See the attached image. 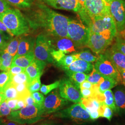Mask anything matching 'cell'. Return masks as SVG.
<instances>
[{
	"mask_svg": "<svg viewBox=\"0 0 125 125\" xmlns=\"http://www.w3.org/2000/svg\"><path fill=\"white\" fill-rule=\"evenodd\" d=\"M109 9L115 23L117 35L125 39V0H113Z\"/></svg>",
	"mask_w": 125,
	"mask_h": 125,
	"instance_id": "52a82bcc",
	"label": "cell"
},
{
	"mask_svg": "<svg viewBox=\"0 0 125 125\" xmlns=\"http://www.w3.org/2000/svg\"><path fill=\"white\" fill-rule=\"evenodd\" d=\"M89 34V28L80 19L70 20L67 27L68 38L73 41L75 47L82 48L87 46Z\"/></svg>",
	"mask_w": 125,
	"mask_h": 125,
	"instance_id": "277c9868",
	"label": "cell"
},
{
	"mask_svg": "<svg viewBox=\"0 0 125 125\" xmlns=\"http://www.w3.org/2000/svg\"><path fill=\"white\" fill-rule=\"evenodd\" d=\"M85 0H78V2H79V4L80 5L82 9H84V3H85Z\"/></svg>",
	"mask_w": 125,
	"mask_h": 125,
	"instance_id": "9f6ffc18",
	"label": "cell"
},
{
	"mask_svg": "<svg viewBox=\"0 0 125 125\" xmlns=\"http://www.w3.org/2000/svg\"><path fill=\"white\" fill-rule=\"evenodd\" d=\"M3 93L4 94L6 100L18 98V92L15 86L11 82L5 87Z\"/></svg>",
	"mask_w": 125,
	"mask_h": 125,
	"instance_id": "4316f807",
	"label": "cell"
},
{
	"mask_svg": "<svg viewBox=\"0 0 125 125\" xmlns=\"http://www.w3.org/2000/svg\"><path fill=\"white\" fill-rule=\"evenodd\" d=\"M1 58V67L0 70L3 72H9L14 57L7 52L0 51Z\"/></svg>",
	"mask_w": 125,
	"mask_h": 125,
	"instance_id": "cb8c5ba5",
	"label": "cell"
},
{
	"mask_svg": "<svg viewBox=\"0 0 125 125\" xmlns=\"http://www.w3.org/2000/svg\"><path fill=\"white\" fill-rule=\"evenodd\" d=\"M11 76L9 72L0 73V92L3 93L5 87L10 82Z\"/></svg>",
	"mask_w": 125,
	"mask_h": 125,
	"instance_id": "836d02e7",
	"label": "cell"
},
{
	"mask_svg": "<svg viewBox=\"0 0 125 125\" xmlns=\"http://www.w3.org/2000/svg\"><path fill=\"white\" fill-rule=\"evenodd\" d=\"M104 80V76L99 73L93 68L92 71L88 74L86 80L88 81L93 84H99Z\"/></svg>",
	"mask_w": 125,
	"mask_h": 125,
	"instance_id": "4dcf8cb0",
	"label": "cell"
},
{
	"mask_svg": "<svg viewBox=\"0 0 125 125\" xmlns=\"http://www.w3.org/2000/svg\"><path fill=\"white\" fill-rule=\"evenodd\" d=\"M43 115L42 107L35 104L12 111L7 119L20 124H31L42 119Z\"/></svg>",
	"mask_w": 125,
	"mask_h": 125,
	"instance_id": "3957f363",
	"label": "cell"
},
{
	"mask_svg": "<svg viewBox=\"0 0 125 125\" xmlns=\"http://www.w3.org/2000/svg\"><path fill=\"white\" fill-rule=\"evenodd\" d=\"M109 5L106 0H86L84 9L91 20L110 14Z\"/></svg>",
	"mask_w": 125,
	"mask_h": 125,
	"instance_id": "7c38bea8",
	"label": "cell"
},
{
	"mask_svg": "<svg viewBox=\"0 0 125 125\" xmlns=\"http://www.w3.org/2000/svg\"><path fill=\"white\" fill-rule=\"evenodd\" d=\"M0 21L4 24L14 36L23 35L31 30L26 18L17 8H10L0 13Z\"/></svg>",
	"mask_w": 125,
	"mask_h": 125,
	"instance_id": "7a4b0ae2",
	"label": "cell"
},
{
	"mask_svg": "<svg viewBox=\"0 0 125 125\" xmlns=\"http://www.w3.org/2000/svg\"><path fill=\"white\" fill-rule=\"evenodd\" d=\"M40 76L34 79L28 85V89L31 93L38 91L40 90L41 83L40 82Z\"/></svg>",
	"mask_w": 125,
	"mask_h": 125,
	"instance_id": "d590c367",
	"label": "cell"
},
{
	"mask_svg": "<svg viewBox=\"0 0 125 125\" xmlns=\"http://www.w3.org/2000/svg\"><path fill=\"white\" fill-rule=\"evenodd\" d=\"M51 55L54 61L57 62H59L61 58L65 55V54L61 51L54 49L51 52Z\"/></svg>",
	"mask_w": 125,
	"mask_h": 125,
	"instance_id": "b9f144b4",
	"label": "cell"
},
{
	"mask_svg": "<svg viewBox=\"0 0 125 125\" xmlns=\"http://www.w3.org/2000/svg\"><path fill=\"white\" fill-rule=\"evenodd\" d=\"M76 59H77L74 54L68 55H65L59 62H57V64L58 66L61 68L66 67L71 64L72 62H74Z\"/></svg>",
	"mask_w": 125,
	"mask_h": 125,
	"instance_id": "d6a6232c",
	"label": "cell"
},
{
	"mask_svg": "<svg viewBox=\"0 0 125 125\" xmlns=\"http://www.w3.org/2000/svg\"><path fill=\"white\" fill-rule=\"evenodd\" d=\"M115 45L120 52L125 55V39L116 35Z\"/></svg>",
	"mask_w": 125,
	"mask_h": 125,
	"instance_id": "8d00e7d4",
	"label": "cell"
},
{
	"mask_svg": "<svg viewBox=\"0 0 125 125\" xmlns=\"http://www.w3.org/2000/svg\"><path fill=\"white\" fill-rule=\"evenodd\" d=\"M104 54L115 65L118 71L125 70V55L114 45L106 50Z\"/></svg>",
	"mask_w": 125,
	"mask_h": 125,
	"instance_id": "9a60e30c",
	"label": "cell"
},
{
	"mask_svg": "<svg viewBox=\"0 0 125 125\" xmlns=\"http://www.w3.org/2000/svg\"><path fill=\"white\" fill-rule=\"evenodd\" d=\"M113 0H106V1L107 2H108L109 4H110V3L112 2Z\"/></svg>",
	"mask_w": 125,
	"mask_h": 125,
	"instance_id": "91938a15",
	"label": "cell"
},
{
	"mask_svg": "<svg viewBox=\"0 0 125 125\" xmlns=\"http://www.w3.org/2000/svg\"><path fill=\"white\" fill-rule=\"evenodd\" d=\"M3 121H4V119L0 118V125H2L3 122Z\"/></svg>",
	"mask_w": 125,
	"mask_h": 125,
	"instance_id": "680465c9",
	"label": "cell"
},
{
	"mask_svg": "<svg viewBox=\"0 0 125 125\" xmlns=\"http://www.w3.org/2000/svg\"><path fill=\"white\" fill-rule=\"evenodd\" d=\"M0 30L1 31H4L5 32H6L12 37H13L14 36L13 34L10 31L9 29L7 28V27L5 26L4 24L1 21H0Z\"/></svg>",
	"mask_w": 125,
	"mask_h": 125,
	"instance_id": "c3c4849f",
	"label": "cell"
},
{
	"mask_svg": "<svg viewBox=\"0 0 125 125\" xmlns=\"http://www.w3.org/2000/svg\"><path fill=\"white\" fill-rule=\"evenodd\" d=\"M98 56V58L94 64V69L103 76L111 77L118 83H122L121 74L112 61L104 53L100 54Z\"/></svg>",
	"mask_w": 125,
	"mask_h": 125,
	"instance_id": "9c48e42d",
	"label": "cell"
},
{
	"mask_svg": "<svg viewBox=\"0 0 125 125\" xmlns=\"http://www.w3.org/2000/svg\"><path fill=\"white\" fill-rule=\"evenodd\" d=\"M69 79L71 81L72 83L80 89V85L84 81L86 80L88 75L81 72H65Z\"/></svg>",
	"mask_w": 125,
	"mask_h": 125,
	"instance_id": "603a6c76",
	"label": "cell"
},
{
	"mask_svg": "<svg viewBox=\"0 0 125 125\" xmlns=\"http://www.w3.org/2000/svg\"><path fill=\"white\" fill-rule=\"evenodd\" d=\"M88 27L89 31L94 33H108L115 36L117 35L115 23L111 13L93 19Z\"/></svg>",
	"mask_w": 125,
	"mask_h": 125,
	"instance_id": "ba28073f",
	"label": "cell"
},
{
	"mask_svg": "<svg viewBox=\"0 0 125 125\" xmlns=\"http://www.w3.org/2000/svg\"><path fill=\"white\" fill-rule=\"evenodd\" d=\"M1 58H0V68L1 67Z\"/></svg>",
	"mask_w": 125,
	"mask_h": 125,
	"instance_id": "94428289",
	"label": "cell"
},
{
	"mask_svg": "<svg viewBox=\"0 0 125 125\" xmlns=\"http://www.w3.org/2000/svg\"><path fill=\"white\" fill-rule=\"evenodd\" d=\"M54 125L52 123H42L40 125Z\"/></svg>",
	"mask_w": 125,
	"mask_h": 125,
	"instance_id": "6f0895ef",
	"label": "cell"
},
{
	"mask_svg": "<svg viewBox=\"0 0 125 125\" xmlns=\"http://www.w3.org/2000/svg\"><path fill=\"white\" fill-rule=\"evenodd\" d=\"M57 40L53 44L54 49L62 52L65 54L70 53L76 51L75 45L68 38H55Z\"/></svg>",
	"mask_w": 125,
	"mask_h": 125,
	"instance_id": "d6986e66",
	"label": "cell"
},
{
	"mask_svg": "<svg viewBox=\"0 0 125 125\" xmlns=\"http://www.w3.org/2000/svg\"><path fill=\"white\" fill-rule=\"evenodd\" d=\"M80 90L82 98L88 99L93 97V93L92 89H82Z\"/></svg>",
	"mask_w": 125,
	"mask_h": 125,
	"instance_id": "ee69618b",
	"label": "cell"
},
{
	"mask_svg": "<svg viewBox=\"0 0 125 125\" xmlns=\"http://www.w3.org/2000/svg\"><path fill=\"white\" fill-rule=\"evenodd\" d=\"M11 111L6 100L0 105V118L8 116Z\"/></svg>",
	"mask_w": 125,
	"mask_h": 125,
	"instance_id": "74e56055",
	"label": "cell"
},
{
	"mask_svg": "<svg viewBox=\"0 0 125 125\" xmlns=\"http://www.w3.org/2000/svg\"><path fill=\"white\" fill-rule=\"evenodd\" d=\"M60 84V81H57L53 83L50 84L49 85H43L41 86L40 89V92L44 94V95H46L52 90L56 89L59 87Z\"/></svg>",
	"mask_w": 125,
	"mask_h": 125,
	"instance_id": "e575fe53",
	"label": "cell"
},
{
	"mask_svg": "<svg viewBox=\"0 0 125 125\" xmlns=\"http://www.w3.org/2000/svg\"><path fill=\"white\" fill-rule=\"evenodd\" d=\"M45 4L56 9L71 11L78 13L81 7L78 0H39Z\"/></svg>",
	"mask_w": 125,
	"mask_h": 125,
	"instance_id": "5bb4252c",
	"label": "cell"
},
{
	"mask_svg": "<svg viewBox=\"0 0 125 125\" xmlns=\"http://www.w3.org/2000/svg\"><path fill=\"white\" fill-rule=\"evenodd\" d=\"M12 37L4 31H1L0 30V51L3 49Z\"/></svg>",
	"mask_w": 125,
	"mask_h": 125,
	"instance_id": "f35d334b",
	"label": "cell"
},
{
	"mask_svg": "<svg viewBox=\"0 0 125 125\" xmlns=\"http://www.w3.org/2000/svg\"><path fill=\"white\" fill-rule=\"evenodd\" d=\"M115 37L111 33H97L89 31L87 47L97 54H102L111 44Z\"/></svg>",
	"mask_w": 125,
	"mask_h": 125,
	"instance_id": "30bf717a",
	"label": "cell"
},
{
	"mask_svg": "<svg viewBox=\"0 0 125 125\" xmlns=\"http://www.w3.org/2000/svg\"><path fill=\"white\" fill-rule=\"evenodd\" d=\"M58 87L59 94L62 98L73 103H80L82 98L80 90L69 78H65L60 81Z\"/></svg>",
	"mask_w": 125,
	"mask_h": 125,
	"instance_id": "4fadbf2b",
	"label": "cell"
},
{
	"mask_svg": "<svg viewBox=\"0 0 125 125\" xmlns=\"http://www.w3.org/2000/svg\"><path fill=\"white\" fill-rule=\"evenodd\" d=\"M34 58V52L22 55L15 56L12 62L11 66H18L26 69Z\"/></svg>",
	"mask_w": 125,
	"mask_h": 125,
	"instance_id": "44dd1931",
	"label": "cell"
},
{
	"mask_svg": "<svg viewBox=\"0 0 125 125\" xmlns=\"http://www.w3.org/2000/svg\"><path fill=\"white\" fill-rule=\"evenodd\" d=\"M22 37V35H21L16 36L14 38L13 37L5 45L4 48L0 51L7 52L14 57L17 52L19 44Z\"/></svg>",
	"mask_w": 125,
	"mask_h": 125,
	"instance_id": "7402d4cb",
	"label": "cell"
},
{
	"mask_svg": "<svg viewBox=\"0 0 125 125\" xmlns=\"http://www.w3.org/2000/svg\"><path fill=\"white\" fill-rule=\"evenodd\" d=\"M119 72H120L122 77V83L124 84L125 86V70H121V71H119Z\"/></svg>",
	"mask_w": 125,
	"mask_h": 125,
	"instance_id": "db71d44e",
	"label": "cell"
},
{
	"mask_svg": "<svg viewBox=\"0 0 125 125\" xmlns=\"http://www.w3.org/2000/svg\"><path fill=\"white\" fill-rule=\"evenodd\" d=\"M5 100H6V98H5L4 94L3 93L0 92V105L3 102H4Z\"/></svg>",
	"mask_w": 125,
	"mask_h": 125,
	"instance_id": "11a10c76",
	"label": "cell"
},
{
	"mask_svg": "<svg viewBox=\"0 0 125 125\" xmlns=\"http://www.w3.org/2000/svg\"><path fill=\"white\" fill-rule=\"evenodd\" d=\"M8 105L12 111H15L17 103L18 101V99H13L6 100Z\"/></svg>",
	"mask_w": 125,
	"mask_h": 125,
	"instance_id": "bcb514c9",
	"label": "cell"
},
{
	"mask_svg": "<svg viewBox=\"0 0 125 125\" xmlns=\"http://www.w3.org/2000/svg\"><path fill=\"white\" fill-rule=\"evenodd\" d=\"M28 84L27 83H21L15 85V88L18 92V100H23L24 101L28 96L31 94L28 89Z\"/></svg>",
	"mask_w": 125,
	"mask_h": 125,
	"instance_id": "f546056e",
	"label": "cell"
},
{
	"mask_svg": "<svg viewBox=\"0 0 125 125\" xmlns=\"http://www.w3.org/2000/svg\"><path fill=\"white\" fill-rule=\"evenodd\" d=\"M24 14L30 29L41 30L53 38H68L67 27L70 18L51 9L39 0H35Z\"/></svg>",
	"mask_w": 125,
	"mask_h": 125,
	"instance_id": "6da1fadb",
	"label": "cell"
},
{
	"mask_svg": "<svg viewBox=\"0 0 125 125\" xmlns=\"http://www.w3.org/2000/svg\"><path fill=\"white\" fill-rule=\"evenodd\" d=\"M25 106H26V103L25 102V101L23 100L19 99V100H18V102L17 103L15 110L20 109L23 107H25Z\"/></svg>",
	"mask_w": 125,
	"mask_h": 125,
	"instance_id": "816d5d0a",
	"label": "cell"
},
{
	"mask_svg": "<svg viewBox=\"0 0 125 125\" xmlns=\"http://www.w3.org/2000/svg\"><path fill=\"white\" fill-rule=\"evenodd\" d=\"M46 65V62L36 58H34L32 60L25 71L28 77L29 83L38 76H41Z\"/></svg>",
	"mask_w": 125,
	"mask_h": 125,
	"instance_id": "2e32d148",
	"label": "cell"
},
{
	"mask_svg": "<svg viewBox=\"0 0 125 125\" xmlns=\"http://www.w3.org/2000/svg\"><path fill=\"white\" fill-rule=\"evenodd\" d=\"M25 69H26L23 68L22 67L18 66H13L11 67L9 72L11 76H13L25 72Z\"/></svg>",
	"mask_w": 125,
	"mask_h": 125,
	"instance_id": "7bdbcfd3",
	"label": "cell"
},
{
	"mask_svg": "<svg viewBox=\"0 0 125 125\" xmlns=\"http://www.w3.org/2000/svg\"><path fill=\"white\" fill-rule=\"evenodd\" d=\"M2 125H27V124H18L17 123H16L15 122L9 121L8 120H4L3 124Z\"/></svg>",
	"mask_w": 125,
	"mask_h": 125,
	"instance_id": "f5cc1de1",
	"label": "cell"
},
{
	"mask_svg": "<svg viewBox=\"0 0 125 125\" xmlns=\"http://www.w3.org/2000/svg\"><path fill=\"white\" fill-rule=\"evenodd\" d=\"M10 5L17 9H26L30 8L35 0H5Z\"/></svg>",
	"mask_w": 125,
	"mask_h": 125,
	"instance_id": "d4e9b609",
	"label": "cell"
},
{
	"mask_svg": "<svg viewBox=\"0 0 125 125\" xmlns=\"http://www.w3.org/2000/svg\"><path fill=\"white\" fill-rule=\"evenodd\" d=\"M53 117L69 119L77 123L91 121L89 113L80 103H75L69 107L56 112Z\"/></svg>",
	"mask_w": 125,
	"mask_h": 125,
	"instance_id": "8992f818",
	"label": "cell"
},
{
	"mask_svg": "<svg viewBox=\"0 0 125 125\" xmlns=\"http://www.w3.org/2000/svg\"><path fill=\"white\" fill-rule=\"evenodd\" d=\"M94 65L91 62L77 59L69 66L61 68L65 72L89 73L92 71Z\"/></svg>",
	"mask_w": 125,
	"mask_h": 125,
	"instance_id": "e0dca14e",
	"label": "cell"
},
{
	"mask_svg": "<svg viewBox=\"0 0 125 125\" xmlns=\"http://www.w3.org/2000/svg\"><path fill=\"white\" fill-rule=\"evenodd\" d=\"M31 94L35 103L42 107L45 100V97L43 94L38 92L32 93Z\"/></svg>",
	"mask_w": 125,
	"mask_h": 125,
	"instance_id": "ab89813d",
	"label": "cell"
},
{
	"mask_svg": "<svg viewBox=\"0 0 125 125\" xmlns=\"http://www.w3.org/2000/svg\"><path fill=\"white\" fill-rule=\"evenodd\" d=\"M68 104V101L60 96L59 90L56 89L45 98L42 106L44 115L58 112Z\"/></svg>",
	"mask_w": 125,
	"mask_h": 125,
	"instance_id": "8fae6325",
	"label": "cell"
},
{
	"mask_svg": "<svg viewBox=\"0 0 125 125\" xmlns=\"http://www.w3.org/2000/svg\"><path fill=\"white\" fill-rule=\"evenodd\" d=\"M103 94L104 96V103L106 105L110 107L113 112L117 113L116 107L115 105L114 95L111 89H108L104 92Z\"/></svg>",
	"mask_w": 125,
	"mask_h": 125,
	"instance_id": "83f0119b",
	"label": "cell"
},
{
	"mask_svg": "<svg viewBox=\"0 0 125 125\" xmlns=\"http://www.w3.org/2000/svg\"><path fill=\"white\" fill-rule=\"evenodd\" d=\"M10 82L15 85L24 83H27L28 84L29 83L28 77L25 72H23L15 75H10Z\"/></svg>",
	"mask_w": 125,
	"mask_h": 125,
	"instance_id": "1f68e13d",
	"label": "cell"
},
{
	"mask_svg": "<svg viewBox=\"0 0 125 125\" xmlns=\"http://www.w3.org/2000/svg\"><path fill=\"white\" fill-rule=\"evenodd\" d=\"M76 59H79L86 62H96L98 58V56L94 55L91 53L89 51H82L80 52L74 54Z\"/></svg>",
	"mask_w": 125,
	"mask_h": 125,
	"instance_id": "f1b7e54d",
	"label": "cell"
},
{
	"mask_svg": "<svg viewBox=\"0 0 125 125\" xmlns=\"http://www.w3.org/2000/svg\"><path fill=\"white\" fill-rule=\"evenodd\" d=\"M89 115H90V119L91 121H94L98 119L99 118L101 117L100 113L98 110L94 111L89 113Z\"/></svg>",
	"mask_w": 125,
	"mask_h": 125,
	"instance_id": "681fc988",
	"label": "cell"
},
{
	"mask_svg": "<svg viewBox=\"0 0 125 125\" xmlns=\"http://www.w3.org/2000/svg\"><path fill=\"white\" fill-rule=\"evenodd\" d=\"M118 84V83L114 79L104 76V80L99 84V89L100 92L103 94L104 91L112 89Z\"/></svg>",
	"mask_w": 125,
	"mask_h": 125,
	"instance_id": "484cf974",
	"label": "cell"
},
{
	"mask_svg": "<svg viewBox=\"0 0 125 125\" xmlns=\"http://www.w3.org/2000/svg\"><path fill=\"white\" fill-rule=\"evenodd\" d=\"M36 39L31 36L22 37L18 46L17 52L15 56L25 55L34 52Z\"/></svg>",
	"mask_w": 125,
	"mask_h": 125,
	"instance_id": "ac0fdd59",
	"label": "cell"
},
{
	"mask_svg": "<svg viewBox=\"0 0 125 125\" xmlns=\"http://www.w3.org/2000/svg\"><path fill=\"white\" fill-rule=\"evenodd\" d=\"M113 116V111L110 107L105 105L101 117L107 119L109 121H111Z\"/></svg>",
	"mask_w": 125,
	"mask_h": 125,
	"instance_id": "60d3db41",
	"label": "cell"
},
{
	"mask_svg": "<svg viewBox=\"0 0 125 125\" xmlns=\"http://www.w3.org/2000/svg\"><path fill=\"white\" fill-rule=\"evenodd\" d=\"M93 84L88 81L85 80L81 83L80 85V89H92Z\"/></svg>",
	"mask_w": 125,
	"mask_h": 125,
	"instance_id": "7dc6e473",
	"label": "cell"
},
{
	"mask_svg": "<svg viewBox=\"0 0 125 125\" xmlns=\"http://www.w3.org/2000/svg\"><path fill=\"white\" fill-rule=\"evenodd\" d=\"M51 37L44 33L37 36L34 49L35 58L45 62H53L51 52L54 46Z\"/></svg>",
	"mask_w": 125,
	"mask_h": 125,
	"instance_id": "5b68a950",
	"label": "cell"
},
{
	"mask_svg": "<svg viewBox=\"0 0 125 125\" xmlns=\"http://www.w3.org/2000/svg\"><path fill=\"white\" fill-rule=\"evenodd\" d=\"M11 8L10 5L5 0H0V13H2Z\"/></svg>",
	"mask_w": 125,
	"mask_h": 125,
	"instance_id": "f6af8a7d",
	"label": "cell"
},
{
	"mask_svg": "<svg viewBox=\"0 0 125 125\" xmlns=\"http://www.w3.org/2000/svg\"><path fill=\"white\" fill-rule=\"evenodd\" d=\"M114 98L117 113L125 114V90L122 88H117L114 92Z\"/></svg>",
	"mask_w": 125,
	"mask_h": 125,
	"instance_id": "ffe728a7",
	"label": "cell"
},
{
	"mask_svg": "<svg viewBox=\"0 0 125 125\" xmlns=\"http://www.w3.org/2000/svg\"><path fill=\"white\" fill-rule=\"evenodd\" d=\"M25 102L26 103V106L27 105H34L36 103H35V101L34 99L33 98L31 94L28 96L27 97L26 99L24 100Z\"/></svg>",
	"mask_w": 125,
	"mask_h": 125,
	"instance_id": "f907efd6",
	"label": "cell"
}]
</instances>
